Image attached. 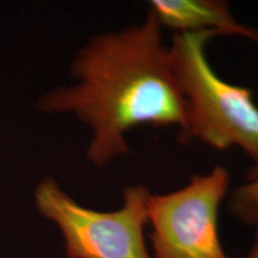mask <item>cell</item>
<instances>
[{"instance_id":"3","label":"cell","mask_w":258,"mask_h":258,"mask_svg":"<svg viewBox=\"0 0 258 258\" xmlns=\"http://www.w3.org/2000/svg\"><path fill=\"white\" fill-rule=\"evenodd\" d=\"M150 196L145 185H129L120 209L98 212L80 206L47 177L35 201L38 212L59 226L70 258H152L144 239Z\"/></svg>"},{"instance_id":"2","label":"cell","mask_w":258,"mask_h":258,"mask_svg":"<svg viewBox=\"0 0 258 258\" xmlns=\"http://www.w3.org/2000/svg\"><path fill=\"white\" fill-rule=\"evenodd\" d=\"M218 31L179 32L170 48L188 105L189 141L199 139L215 150L240 148L253 161L247 180L258 177V106L252 91L218 76L206 54Z\"/></svg>"},{"instance_id":"5","label":"cell","mask_w":258,"mask_h":258,"mask_svg":"<svg viewBox=\"0 0 258 258\" xmlns=\"http://www.w3.org/2000/svg\"><path fill=\"white\" fill-rule=\"evenodd\" d=\"M148 11L152 12L161 29H171L175 34L214 30L258 44V29L238 22L228 3L222 0H152Z\"/></svg>"},{"instance_id":"4","label":"cell","mask_w":258,"mask_h":258,"mask_svg":"<svg viewBox=\"0 0 258 258\" xmlns=\"http://www.w3.org/2000/svg\"><path fill=\"white\" fill-rule=\"evenodd\" d=\"M228 189L230 173L215 166L206 175L191 176L176 191L151 194L152 258H228L218 228L219 208Z\"/></svg>"},{"instance_id":"6","label":"cell","mask_w":258,"mask_h":258,"mask_svg":"<svg viewBox=\"0 0 258 258\" xmlns=\"http://www.w3.org/2000/svg\"><path fill=\"white\" fill-rule=\"evenodd\" d=\"M232 217L246 225L258 224V177L232 192L228 201Z\"/></svg>"},{"instance_id":"7","label":"cell","mask_w":258,"mask_h":258,"mask_svg":"<svg viewBox=\"0 0 258 258\" xmlns=\"http://www.w3.org/2000/svg\"><path fill=\"white\" fill-rule=\"evenodd\" d=\"M246 258H258V234H257V238H256V241H254L252 249H251L250 253L247 254Z\"/></svg>"},{"instance_id":"1","label":"cell","mask_w":258,"mask_h":258,"mask_svg":"<svg viewBox=\"0 0 258 258\" xmlns=\"http://www.w3.org/2000/svg\"><path fill=\"white\" fill-rule=\"evenodd\" d=\"M78 85L47 92L38 108L74 112L91 125L88 159L103 167L129 152L125 135L140 124L176 125L189 144L188 105L177 78L170 46L151 11L141 24L93 36L71 67Z\"/></svg>"}]
</instances>
